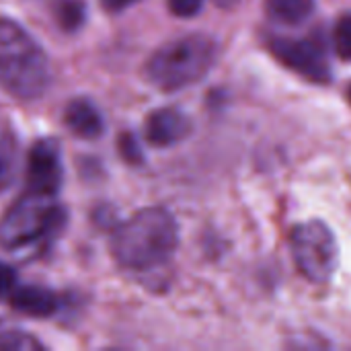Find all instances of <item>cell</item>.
Listing matches in <instances>:
<instances>
[{
  "label": "cell",
  "instance_id": "13",
  "mask_svg": "<svg viewBox=\"0 0 351 351\" xmlns=\"http://www.w3.org/2000/svg\"><path fill=\"white\" fill-rule=\"evenodd\" d=\"M43 346L21 329L0 327V351H39Z\"/></svg>",
  "mask_w": 351,
  "mask_h": 351
},
{
  "label": "cell",
  "instance_id": "2",
  "mask_svg": "<svg viewBox=\"0 0 351 351\" xmlns=\"http://www.w3.org/2000/svg\"><path fill=\"white\" fill-rule=\"evenodd\" d=\"M51 82L49 60L16 21L0 16V88L21 101L39 99Z\"/></svg>",
  "mask_w": 351,
  "mask_h": 351
},
{
  "label": "cell",
  "instance_id": "17",
  "mask_svg": "<svg viewBox=\"0 0 351 351\" xmlns=\"http://www.w3.org/2000/svg\"><path fill=\"white\" fill-rule=\"evenodd\" d=\"M119 152L132 165L142 162V148H140L138 140L134 136H130V134H123L121 136V140H119Z\"/></svg>",
  "mask_w": 351,
  "mask_h": 351
},
{
  "label": "cell",
  "instance_id": "19",
  "mask_svg": "<svg viewBox=\"0 0 351 351\" xmlns=\"http://www.w3.org/2000/svg\"><path fill=\"white\" fill-rule=\"evenodd\" d=\"M136 2L140 0H101V6L107 10V12H121L130 6H134Z\"/></svg>",
  "mask_w": 351,
  "mask_h": 351
},
{
  "label": "cell",
  "instance_id": "15",
  "mask_svg": "<svg viewBox=\"0 0 351 351\" xmlns=\"http://www.w3.org/2000/svg\"><path fill=\"white\" fill-rule=\"evenodd\" d=\"M167 6L175 16L189 19V16H195L202 10L204 0H167Z\"/></svg>",
  "mask_w": 351,
  "mask_h": 351
},
{
  "label": "cell",
  "instance_id": "11",
  "mask_svg": "<svg viewBox=\"0 0 351 351\" xmlns=\"http://www.w3.org/2000/svg\"><path fill=\"white\" fill-rule=\"evenodd\" d=\"M267 14L274 21L298 25L315 10V0H267Z\"/></svg>",
  "mask_w": 351,
  "mask_h": 351
},
{
  "label": "cell",
  "instance_id": "12",
  "mask_svg": "<svg viewBox=\"0 0 351 351\" xmlns=\"http://www.w3.org/2000/svg\"><path fill=\"white\" fill-rule=\"evenodd\" d=\"M47 2L53 10L58 25L66 31H74L84 21V2L82 0H41Z\"/></svg>",
  "mask_w": 351,
  "mask_h": 351
},
{
  "label": "cell",
  "instance_id": "6",
  "mask_svg": "<svg viewBox=\"0 0 351 351\" xmlns=\"http://www.w3.org/2000/svg\"><path fill=\"white\" fill-rule=\"evenodd\" d=\"M27 191L51 197L60 191L64 181V167L60 158V146L51 140H39L31 146L27 156Z\"/></svg>",
  "mask_w": 351,
  "mask_h": 351
},
{
  "label": "cell",
  "instance_id": "9",
  "mask_svg": "<svg viewBox=\"0 0 351 351\" xmlns=\"http://www.w3.org/2000/svg\"><path fill=\"white\" fill-rule=\"evenodd\" d=\"M10 306L27 317H35V319H47L51 317L60 302L58 296L41 286H16L12 290V294L8 296Z\"/></svg>",
  "mask_w": 351,
  "mask_h": 351
},
{
  "label": "cell",
  "instance_id": "8",
  "mask_svg": "<svg viewBox=\"0 0 351 351\" xmlns=\"http://www.w3.org/2000/svg\"><path fill=\"white\" fill-rule=\"evenodd\" d=\"M146 140L152 146L158 148H167L173 144H179L181 140H185L191 132V121L189 117L175 109V107H162L152 111L146 117Z\"/></svg>",
  "mask_w": 351,
  "mask_h": 351
},
{
  "label": "cell",
  "instance_id": "18",
  "mask_svg": "<svg viewBox=\"0 0 351 351\" xmlns=\"http://www.w3.org/2000/svg\"><path fill=\"white\" fill-rule=\"evenodd\" d=\"M16 288V274L10 265L0 261V300L8 298Z\"/></svg>",
  "mask_w": 351,
  "mask_h": 351
},
{
  "label": "cell",
  "instance_id": "16",
  "mask_svg": "<svg viewBox=\"0 0 351 351\" xmlns=\"http://www.w3.org/2000/svg\"><path fill=\"white\" fill-rule=\"evenodd\" d=\"M10 175H12V148L8 140L0 138V189H4V185L10 181Z\"/></svg>",
  "mask_w": 351,
  "mask_h": 351
},
{
  "label": "cell",
  "instance_id": "7",
  "mask_svg": "<svg viewBox=\"0 0 351 351\" xmlns=\"http://www.w3.org/2000/svg\"><path fill=\"white\" fill-rule=\"evenodd\" d=\"M276 58L292 68L294 72L306 76L315 82H327L331 76L329 62L321 47L308 39H290V37H276L269 43Z\"/></svg>",
  "mask_w": 351,
  "mask_h": 351
},
{
  "label": "cell",
  "instance_id": "10",
  "mask_svg": "<svg viewBox=\"0 0 351 351\" xmlns=\"http://www.w3.org/2000/svg\"><path fill=\"white\" fill-rule=\"evenodd\" d=\"M64 123L74 136L82 140H95L103 134V117L99 109L86 99H74L68 103L64 111Z\"/></svg>",
  "mask_w": 351,
  "mask_h": 351
},
{
  "label": "cell",
  "instance_id": "4",
  "mask_svg": "<svg viewBox=\"0 0 351 351\" xmlns=\"http://www.w3.org/2000/svg\"><path fill=\"white\" fill-rule=\"evenodd\" d=\"M47 199L27 191L4 212L0 218V245L4 249H25L58 232L64 212Z\"/></svg>",
  "mask_w": 351,
  "mask_h": 351
},
{
  "label": "cell",
  "instance_id": "14",
  "mask_svg": "<svg viewBox=\"0 0 351 351\" xmlns=\"http://www.w3.org/2000/svg\"><path fill=\"white\" fill-rule=\"evenodd\" d=\"M333 45L339 58L351 60V14H343L333 29Z\"/></svg>",
  "mask_w": 351,
  "mask_h": 351
},
{
  "label": "cell",
  "instance_id": "1",
  "mask_svg": "<svg viewBox=\"0 0 351 351\" xmlns=\"http://www.w3.org/2000/svg\"><path fill=\"white\" fill-rule=\"evenodd\" d=\"M179 243L175 218L165 208H144L111 234V255L125 267L146 271L165 265Z\"/></svg>",
  "mask_w": 351,
  "mask_h": 351
},
{
  "label": "cell",
  "instance_id": "21",
  "mask_svg": "<svg viewBox=\"0 0 351 351\" xmlns=\"http://www.w3.org/2000/svg\"><path fill=\"white\" fill-rule=\"evenodd\" d=\"M350 101H351V86H350Z\"/></svg>",
  "mask_w": 351,
  "mask_h": 351
},
{
  "label": "cell",
  "instance_id": "20",
  "mask_svg": "<svg viewBox=\"0 0 351 351\" xmlns=\"http://www.w3.org/2000/svg\"><path fill=\"white\" fill-rule=\"evenodd\" d=\"M214 4L216 6H220V8H232V6H237L239 4V0H214Z\"/></svg>",
  "mask_w": 351,
  "mask_h": 351
},
{
  "label": "cell",
  "instance_id": "3",
  "mask_svg": "<svg viewBox=\"0 0 351 351\" xmlns=\"http://www.w3.org/2000/svg\"><path fill=\"white\" fill-rule=\"evenodd\" d=\"M218 47L208 35H185L158 47L146 64V78L160 90H181L202 80L216 62Z\"/></svg>",
  "mask_w": 351,
  "mask_h": 351
},
{
  "label": "cell",
  "instance_id": "5",
  "mask_svg": "<svg viewBox=\"0 0 351 351\" xmlns=\"http://www.w3.org/2000/svg\"><path fill=\"white\" fill-rule=\"evenodd\" d=\"M290 247L302 276L315 284H325L337 269V243L333 232L319 220L300 224L292 230Z\"/></svg>",
  "mask_w": 351,
  "mask_h": 351
}]
</instances>
